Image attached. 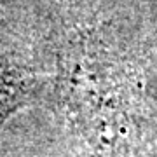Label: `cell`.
<instances>
[{
  "mask_svg": "<svg viewBox=\"0 0 157 157\" xmlns=\"http://www.w3.org/2000/svg\"><path fill=\"white\" fill-rule=\"evenodd\" d=\"M33 93V77L26 68L0 51V124L25 107Z\"/></svg>",
  "mask_w": 157,
  "mask_h": 157,
  "instance_id": "6da1fadb",
  "label": "cell"
}]
</instances>
